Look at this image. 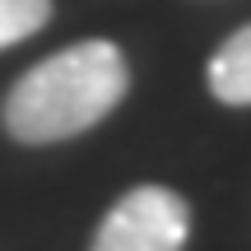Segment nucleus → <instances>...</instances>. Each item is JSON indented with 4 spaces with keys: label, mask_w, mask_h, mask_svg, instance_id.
Returning a JSON list of instances; mask_svg holds the SVG:
<instances>
[{
    "label": "nucleus",
    "mask_w": 251,
    "mask_h": 251,
    "mask_svg": "<svg viewBox=\"0 0 251 251\" xmlns=\"http://www.w3.org/2000/svg\"><path fill=\"white\" fill-rule=\"evenodd\" d=\"M126 56L107 37H89L37 61L5 93V130L19 144H56L89 130L126 98Z\"/></svg>",
    "instance_id": "f257e3e1"
},
{
    "label": "nucleus",
    "mask_w": 251,
    "mask_h": 251,
    "mask_svg": "<svg viewBox=\"0 0 251 251\" xmlns=\"http://www.w3.org/2000/svg\"><path fill=\"white\" fill-rule=\"evenodd\" d=\"M191 205L168 186H135L107 209L93 251H181Z\"/></svg>",
    "instance_id": "f03ea898"
},
{
    "label": "nucleus",
    "mask_w": 251,
    "mask_h": 251,
    "mask_svg": "<svg viewBox=\"0 0 251 251\" xmlns=\"http://www.w3.org/2000/svg\"><path fill=\"white\" fill-rule=\"evenodd\" d=\"M209 93L228 107H251V24L237 28L209 61Z\"/></svg>",
    "instance_id": "7ed1b4c3"
},
{
    "label": "nucleus",
    "mask_w": 251,
    "mask_h": 251,
    "mask_svg": "<svg viewBox=\"0 0 251 251\" xmlns=\"http://www.w3.org/2000/svg\"><path fill=\"white\" fill-rule=\"evenodd\" d=\"M51 19V0H0V47H14L47 28Z\"/></svg>",
    "instance_id": "20e7f679"
}]
</instances>
